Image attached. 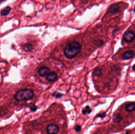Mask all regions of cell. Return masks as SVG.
<instances>
[{"label": "cell", "instance_id": "21", "mask_svg": "<svg viewBox=\"0 0 135 134\" xmlns=\"http://www.w3.org/2000/svg\"><path fill=\"white\" fill-rule=\"evenodd\" d=\"M126 134H129L130 133V132H128V131H126V133H125Z\"/></svg>", "mask_w": 135, "mask_h": 134}, {"label": "cell", "instance_id": "13", "mask_svg": "<svg viewBox=\"0 0 135 134\" xmlns=\"http://www.w3.org/2000/svg\"><path fill=\"white\" fill-rule=\"evenodd\" d=\"M23 49L26 52H30L33 50V46L30 43H26L23 45Z\"/></svg>", "mask_w": 135, "mask_h": 134}, {"label": "cell", "instance_id": "5", "mask_svg": "<svg viewBox=\"0 0 135 134\" xmlns=\"http://www.w3.org/2000/svg\"><path fill=\"white\" fill-rule=\"evenodd\" d=\"M59 127L57 125L55 124H50L47 126L46 131L47 133L56 134L59 131Z\"/></svg>", "mask_w": 135, "mask_h": 134}, {"label": "cell", "instance_id": "14", "mask_svg": "<svg viewBox=\"0 0 135 134\" xmlns=\"http://www.w3.org/2000/svg\"><path fill=\"white\" fill-rule=\"evenodd\" d=\"M91 112H92V110L89 105H87L82 110V112L84 115H85L86 114H90L91 113Z\"/></svg>", "mask_w": 135, "mask_h": 134}, {"label": "cell", "instance_id": "18", "mask_svg": "<svg viewBox=\"0 0 135 134\" xmlns=\"http://www.w3.org/2000/svg\"><path fill=\"white\" fill-rule=\"evenodd\" d=\"M29 108H30L31 110L33 112L36 111V110H37V107L34 104H32V105H30Z\"/></svg>", "mask_w": 135, "mask_h": 134}, {"label": "cell", "instance_id": "23", "mask_svg": "<svg viewBox=\"0 0 135 134\" xmlns=\"http://www.w3.org/2000/svg\"><path fill=\"white\" fill-rule=\"evenodd\" d=\"M134 12H135V7L134 9Z\"/></svg>", "mask_w": 135, "mask_h": 134}, {"label": "cell", "instance_id": "16", "mask_svg": "<svg viewBox=\"0 0 135 134\" xmlns=\"http://www.w3.org/2000/svg\"><path fill=\"white\" fill-rule=\"evenodd\" d=\"M106 116V112H103L102 113H100V114H98V115H97L96 118H100L101 119H104Z\"/></svg>", "mask_w": 135, "mask_h": 134}, {"label": "cell", "instance_id": "2", "mask_svg": "<svg viewBox=\"0 0 135 134\" xmlns=\"http://www.w3.org/2000/svg\"><path fill=\"white\" fill-rule=\"evenodd\" d=\"M81 44L78 42L73 41L66 45L64 51V56L68 59L75 57L81 50Z\"/></svg>", "mask_w": 135, "mask_h": 134}, {"label": "cell", "instance_id": "6", "mask_svg": "<svg viewBox=\"0 0 135 134\" xmlns=\"http://www.w3.org/2000/svg\"><path fill=\"white\" fill-rule=\"evenodd\" d=\"M50 68L46 66H43L38 69V72L40 77H43L46 76L50 72Z\"/></svg>", "mask_w": 135, "mask_h": 134}, {"label": "cell", "instance_id": "4", "mask_svg": "<svg viewBox=\"0 0 135 134\" xmlns=\"http://www.w3.org/2000/svg\"><path fill=\"white\" fill-rule=\"evenodd\" d=\"M120 10V7L118 3H114L108 9V13L111 15H115L118 13Z\"/></svg>", "mask_w": 135, "mask_h": 134}, {"label": "cell", "instance_id": "10", "mask_svg": "<svg viewBox=\"0 0 135 134\" xmlns=\"http://www.w3.org/2000/svg\"><path fill=\"white\" fill-rule=\"evenodd\" d=\"M125 109L128 112H131L135 111V103H128L126 105Z\"/></svg>", "mask_w": 135, "mask_h": 134}, {"label": "cell", "instance_id": "19", "mask_svg": "<svg viewBox=\"0 0 135 134\" xmlns=\"http://www.w3.org/2000/svg\"><path fill=\"white\" fill-rule=\"evenodd\" d=\"M75 131L77 132H80L81 131V127L79 125H77L75 127Z\"/></svg>", "mask_w": 135, "mask_h": 134}, {"label": "cell", "instance_id": "12", "mask_svg": "<svg viewBox=\"0 0 135 134\" xmlns=\"http://www.w3.org/2000/svg\"><path fill=\"white\" fill-rule=\"evenodd\" d=\"M11 8L9 6H7L2 9L1 12V15L2 16L7 15L11 11Z\"/></svg>", "mask_w": 135, "mask_h": 134}, {"label": "cell", "instance_id": "9", "mask_svg": "<svg viewBox=\"0 0 135 134\" xmlns=\"http://www.w3.org/2000/svg\"><path fill=\"white\" fill-rule=\"evenodd\" d=\"M112 119L114 123H119L123 120V116L120 113H116L113 116Z\"/></svg>", "mask_w": 135, "mask_h": 134}, {"label": "cell", "instance_id": "7", "mask_svg": "<svg viewBox=\"0 0 135 134\" xmlns=\"http://www.w3.org/2000/svg\"><path fill=\"white\" fill-rule=\"evenodd\" d=\"M58 75L56 72H50L46 75V79L50 82H54L57 80Z\"/></svg>", "mask_w": 135, "mask_h": 134}, {"label": "cell", "instance_id": "22", "mask_svg": "<svg viewBox=\"0 0 135 134\" xmlns=\"http://www.w3.org/2000/svg\"><path fill=\"white\" fill-rule=\"evenodd\" d=\"M6 0H0V1H5Z\"/></svg>", "mask_w": 135, "mask_h": 134}, {"label": "cell", "instance_id": "15", "mask_svg": "<svg viewBox=\"0 0 135 134\" xmlns=\"http://www.w3.org/2000/svg\"><path fill=\"white\" fill-rule=\"evenodd\" d=\"M95 44L98 47L102 46V45L104 44V41L101 39H98V40H96L95 41Z\"/></svg>", "mask_w": 135, "mask_h": 134}, {"label": "cell", "instance_id": "1", "mask_svg": "<svg viewBox=\"0 0 135 134\" xmlns=\"http://www.w3.org/2000/svg\"><path fill=\"white\" fill-rule=\"evenodd\" d=\"M35 95L34 91L31 89L25 88L17 90L13 94V100L15 103H21L31 100Z\"/></svg>", "mask_w": 135, "mask_h": 134}, {"label": "cell", "instance_id": "3", "mask_svg": "<svg viewBox=\"0 0 135 134\" xmlns=\"http://www.w3.org/2000/svg\"><path fill=\"white\" fill-rule=\"evenodd\" d=\"M135 38V34L131 31H126L123 35L124 41L127 42H130L133 41L134 40Z\"/></svg>", "mask_w": 135, "mask_h": 134}, {"label": "cell", "instance_id": "17", "mask_svg": "<svg viewBox=\"0 0 135 134\" xmlns=\"http://www.w3.org/2000/svg\"><path fill=\"white\" fill-rule=\"evenodd\" d=\"M63 96V94L59 93H54L53 94V97H55L57 98H59L62 97Z\"/></svg>", "mask_w": 135, "mask_h": 134}, {"label": "cell", "instance_id": "20", "mask_svg": "<svg viewBox=\"0 0 135 134\" xmlns=\"http://www.w3.org/2000/svg\"><path fill=\"white\" fill-rule=\"evenodd\" d=\"M132 70L133 71L135 72V64L132 67Z\"/></svg>", "mask_w": 135, "mask_h": 134}, {"label": "cell", "instance_id": "11", "mask_svg": "<svg viewBox=\"0 0 135 134\" xmlns=\"http://www.w3.org/2000/svg\"><path fill=\"white\" fill-rule=\"evenodd\" d=\"M94 74L97 77H100L103 74V70L100 68H97L94 71Z\"/></svg>", "mask_w": 135, "mask_h": 134}, {"label": "cell", "instance_id": "8", "mask_svg": "<svg viewBox=\"0 0 135 134\" xmlns=\"http://www.w3.org/2000/svg\"><path fill=\"white\" fill-rule=\"evenodd\" d=\"M135 55V52L132 50H128L125 52L123 55V58L124 60H129L132 59Z\"/></svg>", "mask_w": 135, "mask_h": 134}]
</instances>
